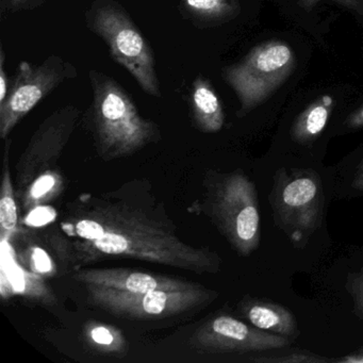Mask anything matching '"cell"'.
Masks as SVG:
<instances>
[{
	"label": "cell",
	"instance_id": "1",
	"mask_svg": "<svg viewBox=\"0 0 363 363\" xmlns=\"http://www.w3.org/2000/svg\"><path fill=\"white\" fill-rule=\"evenodd\" d=\"M65 227L77 237L73 252L80 263L121 257L199 274L220 271L218 254L184 243L141 212L123 206L96 208Z\"/></svg>",
	"mask_w": 363,
	"mask_h": 363
},
{
	"label": "cell",
	"instance_id": "2",
	"mask_svg": "<svg viewBox=\"0 0 363 363\" xmlns=\"http://www.w3.org/2000/svg\"><path fill=\"white\" fill-rule=\"evenodd\" d=\"M93 101L89 110L97 150L106 160L139 152L160 138L156 123L143 118L128 92L105 73H89Z\"/></svg>",
	"mask_w": 363,
	"mask_h": 363
},
{
	"label": "cell",
	"instance_id": "3",
	"mask_svg": "<svg viewBox=\"0 0 363 363\" xmlns=\"http://www.w3.org/2000/svg\"><path fill=\"white\" fill-rule=\"evenodd\" d=\"M86 16L89 29L105 42L112 59L146 94L160 99L154 50L126 9L116 0H93Z\"/></svg>",
	"mask_w": 363,
	"mask_h": 363
},
{
	"label": "cell",
	"instance_id": "4",
	"mask_svg": "<svg viewBox=\"0 0 363 363\" xmlns=\"http://www.w3.org/2000/svg\"><path fill=\"white\" fill-rule=\"evenodd\" d=\"M210 211L220 233L241 256L260 243V213L254 182L242 173L220 176L210 193Z\"/></svg>",
	"mask_w": 363,
	"mask_h": 363
},
{
	"label": "cell",
	"instance_id": "5",
	"mask_svg": "<svg viewBox=\"0 0 363 363\" xmlns=\"http://www.w3.org/2000/svg\"><path fill=\"white\" fill-rule=\"evenodd\" d=\"M294 67L292 48L277 41L257 46L243 60L226 67L225 80L241 103L238 116H245L267 101L288 79Z\"/></svg>",
	"mask_w": 363,
	"mask_h": 363
},
{
	"label": "cell",
	"instance_id": "6",
	"mask_svg": "<svg viewBox=\"0 0 363 363\" xmlns=\"http://www.w3.org/2000/svg\"><path fill=\"white\" fill-rule=\"evenodd\" d=\"M271 203L278 226L294 243H305L322 222V182L313 171L280 169L275 176Z\"/></svg>",
	"mask_w": 363,
	"mask_h": 363
},
{
	"label": "cell",
	"instance_id": "7",
	"mask_svg": "<svg viewBox=\"0 0 363 363\" xmlns=\"http://www.w3.org/2000/svg\"><path fill=\"white\" fill-rule=\"evenodd\" d=\"M77 69L62 57L52 55L41 65L23 61L12 77L7 97L0 103V137L6 140L14 127L63 82L74 79Z\"/></svg>",
	"mask_w": 363,
	"mask_h": 363
},
{
	"label": "cell",
	"instance_id": "8",
	"mask_svg": "<svg viewBox=\"0 0 363 363\" xmlns=\"http://www.w3.org/2000/svg\"><path fill=\"white\" fill-rule=\"evenodd\" d=\"M92 305L114 314L130 318H169L205 305L218 293L205 288L186 291H150L146 293L123 292L114 289L86 284Z\"/></svg>",
	"mask_w": 363,
	"mask_h": 363
},
{
	"label": "cell",
	"instance_id": "9",
	"mask_svg": "<svg viewBox=\"0 0 363 363\" xmlns=\"http://www.w3.org/2000/svg\"><path fill=\"white\" fill-rule=\"evenodd\" d=\"M80 114L79 108L67 105L42 122L16 164L20 191H28L31 184L57 162L77 127Z\"/></svg>",
	"mask_w": 363,
	"mask_h": 363
},
{
	"label": "cell",
	"instance_id": "10",
	"mask_svg": "<svg viewBox=\"0 0 363 363\" xmlns=\"http://www.w3.org/2000/svg\"><path fill=\"white\" fill-rule=\"evenodd\" d=\"M192 344L203 352L226 354L279 350L290 345L291 339L223 314L201 327L193 337Z\"/></svg>",
	"mask_w": 363,
	"mask_h": 363
},
{
	"label": "cell",
	"instance_id": "11",
	"mask_svg": "<svg viewBox=\"0 0 363 363\" xmlns=\"http://www.w3.org/2000/svg\"><path fill=\"white\" fill-rule=\"evenodd\" d=\"M74 278L84 286L90 284L130 293L186 291L203 286L169 276L152 275L127 269H82L74 274Z\"/></svg>",
	"mask_w": 363,
	"mask_h": 363
},
{
	"label": "cell",
	"instance_id": "12",
	"mask_svg": "<svg viewBox=\"0 0 363 363\" xmlns=\"http://www.w3.org/2000/svg\"><path fill=\"white\" fill-rule=\"evenodd\" d=\"M240 311L250 325L261 330L277 333L289 339H296L301 333L294 314L280 303L247 298L240 303Z\"/></svg>",
	"mask_w": 363,
	"mask_h": 363
},
{
	"label": "cell",
	"instance_id": "13",
	"mask_svg": "<svg viewBox=\"0 0 363 363\" xmlns=\"http://www.w3.org/2000/svg\"><path fill=\"white\" fill-rule=\"evenodd\" d=\"M191 109L195 125L203 133H218L224 126L225 116L222 101L206 78L197 77L193 82Z\"/></svg>",
	"mask_w": 363,
	"mask_h": 363
},
{
	"label": "cell",
	"instance_id": "14",
	"mask_svg": "<svg viewBox=\"0 0 363 363\" xmlns=\"http://www.w3.org/2000/svg\"><path fill=\"white\" fill-rule=\"evenodd\" d=\"M333 99L325 95L320 101L310 105L295 122L292 137L299 143H307L320 135L330 116Z\"/></svg>",
	"mask_w": 363,
	"mask_h": 363
},
{
	"label": "cell",
	"instance_id": "15",
	"mask_svg": "<svg viewBox=\"0 0 363 363\" xmlns=\"http://www.w3.org/2000/svg\"><path fill=\"white\" fill-rule=\"evenodd\" d=\"M10 141L6 143L5 164H4L3 180L0 189V239L1 243L9 241L10 237L18 230V214L16 201L11 172L8 164Z\"/></svg>",
	"mask_w": 363,
	"mask_h": 363
},
{
	"label": "cell",
	"instance_id": "16",
	"mask_svg": "<svg viewBox=\"0 0 363 363\" xmlns=\"http://www.w3.org/2000/svg\"><path fill=\"white\" fill-rule=\"evenodd\" d=\"M182 9L191 20L213 24L233 18L239 7L235 0H182Z\"/></svg>",
	"mask_w": 363,
	"mask_h": 363
},
{
	"label": "cell",
	"instance_id": "17",
	"mask_svg": "<svg viewBox=\"0 0 363 363\" xmlns=\"http://www.w3.org/2000/svg\"><path fill=\"white\" fill-rule=\"evenodd\" d=\"M84 333L89 343L99 352L118 354L126 350L124 335L116 327L99 323H89Z\"/></svg>",
	"mask_w": 363,
	"mask_h": 363
},
{
	"label": "cell",
	"instance_id": "18",
	"mask_svg": "<svg viewBox=\"0 0 363 363\" xmlns=\"http://www.w3.org/2000/svg\"><path fill=\"white\" fill-rule=\"evenodd\" d=\"M56 184V179L52 174L48 173L45 175L40 176L28 189V197L25 201V206L37 205L40 201H42V199L50 194V191Z\"/></svg>",
	"mask_w": 363,
	"mask_h": 363
},
{
	"label": "cell",
	"instance_id": "19",
	"mask_svg": "<svg viewBox=\"0 0 363 363\" xmlns=\"http://www.w3.org/2000/svg\"><path fill=\"white\" fill-rule=\"evenodd\" d=\"M346 290L354 299V313L363 318V269L348 276Z\"/></svg>",
	"mask_w": 363,
	"mask_h": 363
},
{
	"label": "cell",
	"instance_id": "20",
	"mask_svg": "<svg viewBox=\"0 0 363 363\" xmlns=\"http://www.w3.org/2000/svg\"><path fill=\"white\" fill-rule=\"evenodd\" d=\"M257 362H272V363H311V362H326V358H320L314 354L301 352H293V354H284L278 357H259L254 359Z\"/></svg>",
	"mask_w": 363,
	"mask_h": 363
},
{
	"label": "cell",
	"instance_id": "21",
	"mask_svg": "<svg viewBox=\"0 0 363 363\" xmlns=\"http://www.w3.org/2000/svg\"><path fill=\"white\" fill-rule=\"evenodd\" d=\"M48 0H7V11L10 13H20V12L33 11L48 3ZM6 6L3 12L6 11Z\"/></svg>",
	"mask_w": 363,
	"mask_h": 363
},
{
	"label": "cell",
	"instance_id": "22",
	"mask_svg": "<svg viewBox=\"0 0 363 363\" xmlns=\"http://www.w3.org/2000/svg\"><path fill=\"white\" fill-rule=\"evenodd\" d=\"M298 1L306 9H310L322 0H298ZM329 1L339 4L342 7L346 8L350 11H356L360 14L363 13V0H329Z\"/></svg>",
	"mask_w": 363,
	"mask_h": 363
},
{
	"label": "cell",
	"instance_id": "23",
	"mask_svg": "<svg viewBox=\"0 0 363 363\" xmlns=\"http://www.w3.org/2000/svg\"><path fill=\"white\" fill-rule=\"evenodd\" d=\"M6 52L4 46H0V103H3L7 97L8 91L11 86L12 78L10 79L6 73Z\"/></svg>",
	"mask_w": 363,
	"mask_h": 363
},
{
	"label": "cell",
	"instance_id": "24",
	"mask_svg": "<svg viewBox=\"0 0 363 363\" xmlns=\"http://www.w3.org/2000/svg\"><path fill=\"white\" fill-rule=\"evenodd\" d=\"M335 361L340 363H363V348Z\"/></svg>",
	"mask_w": 363,
	"mask_h": 363
},
{
	"label": "cell",
	"instance_id": "25",
	"mask_svg": "<svg viewBox=\"0 0 363 363\" xmlns=\"http://www.w3.org/2000/svg\"><path fill=\"white\" fill-rule=\"evenodd\" d=\"M347 126L350 128H360L363 127V109L356 113L352 114L348 118Z\"/></svg>",
	"mask_w": 363,
	"mask_h": 363
},
{
	"label": "cell",
	"instance_id": "26",
	"mask_svg": "<svg viewBox=\"0 0 363 363\" xmlns=\"http://www.w3.org/2000/svg\"><path fill=\"white\" fill-rule=\"evenodd\" d=\"M352 186L356 190L363 191V161L357 169L356 177H354Z\"/></svg>",
	"mask_w": 363,
	"mask_h": 363
},
{
	"label": "cell",
	"instance_id": "27",
	"mask_svg": "<svg viewBox=\"0 0 363 363\" xmlns=\"http://www.w3.org/2000/svg\"><path fill=\"white\" fill-rule=\"evenodd\" d=\"M1 1H3V0H1Z\"/></svg>",
	"mask_w": 363,
	"mask_h": 363
}]
</instances>
